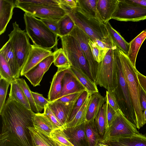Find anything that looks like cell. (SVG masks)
Masks as SVG:
<instances>
[{
	"instance_id": "1",
	"label": "cell",
	"mask_w": 146,
	"mask_h": 146,
	"mask_svg": "<svg viewBox=\"0 0 146 146\" xmlns=\"http://www.w3.org/2000/svg\"><path fill=\"white\" fill-rule=\"evenodd\" d=\"M35 113L8 98L0 113V146H34L29 128L34 127L32 118Z\"/></svg>"
},
{
	"instance_id": "2",
	"label": "cell",
	"mask_w": 146,
	"mask_h": 146,
	"mask_svg": "<svg viewBox=\"0 0 146 146\" xmlns=\"http://www.w3.org/2000/svg\"><path fill=\"white\" fill-rule=\"evenodd\" d=\"M67 14L76 25L93 42L100 40L112 46L115 45L110 36L105 24L89 15L78 6L72 10L67 9Z\"/></svg>"
},
{
	"instance_id": "3",
	"label": "cell",
	"mask_w": 146,
	"mask_h": 146,
	"mask_svg": "<svg viewBox=\"0 0 146 146\" xmlns=\"http://www.w3.org/2000/svg\"><path fill=\"white\" fill-rule=\"evenodd\" d=\"M117 52L127 84L131 100L135 111L137 121L136 127L138 129L144 125L143 112L139 100V88L140 85L137 75V70L129 59L127 54L117 47Z\"/></svg>"
},
{
	"instance_id": "4",
	"label": "cell",
	"mask_w": 146,
	"mask_h": 146,
	"mask_svg": "<svg viewBox=\"0 0 146 146\" xmlns=\"http://www.w3.org/2000/svg\"><path fill=\"white\" fill-rule=\"evenodd\" d=\"M24 19L26 32L34 45L51 50L58 42V35L51 31L41 19L25 13Z\"/></svg>"
},
{
	"instance_id": "5",
	"label": "cell",
	"mask_w": 146,
	"mask_h": 146,
	"mask_svg": "<svg viewBox=\"0 0 146 146\" xmlns=\"http://www.w3.org/2000/svg\"><path fill=\"white\" fill-rule=\"evenodd\" d=\"M116 48L115 46L113 49V55L117 68L118 85L113 92L122 113L130 121L136 126L135 111Z\"/></svg>"
},
{
	"instance_id": "6",
	"label": "cell",
	"mask_w": 146,
	"mask_h": 146,
	"mask_svg": "<svg viewBox=\"0 0 146 146\" xmlns=\"http://www.w3.org/2000/svg\"><path fill=\"white\" fill-rule=\"evenodd\" d=\"M115 46L110 49L103 60L98 63L95 80L97 85L113 92L118 85L117 68L113 55Z\"/></svg>"
},
{
	"instance_id": "7",
	"label": "cell",
	"mask_w": 146,
	"mask_h": 146,
	"mask_svg": "<svg viewBox=\"0 0 146 146\" xmlns=\"http://www.w3.org/2000/svg\"><path fill=\"white\" fill-rule=\"evenodd\" d=\"M13 30L8 35L18 68L21 71L25 64L32 47L29 37L25 30L19 28L16 22L13 23Z\"/></svg>"
},
{
	"instance_id": "8",
	"label": "cell",
	"mask_w": 146,
	"mask_h": 146,
	"mask_svg": "<svg viewBox=\"0 0 146 146\" xmlns=\"http://www.w3.org/2000/svg\"><path fill=\"white\" fill-rule=\"evenodd\" d=\"M60 38L62 48L71 66L81 69L93 81L88 62L77 40L70 35Z\"/></svg>"
},
{
	"instance_id": "9",
	"label": "cell",
	"mask_w": 146,
	"mask_h": 146,
	"mask_svg": "<svg viewBox=\"0 0 146 146\" xmlns=\"http://www.w3.org/2000/svg\"><path fill=\"white\" fill-rule=\"evenodd\" d=\"M111 19L121 21L137 22L146 19V7L118 0Z\"/></svg>"
},
{
	"instance_id": "10",
	"label": "cell",
	"mask_w": 146,
	"mask_h": 146,
	"mask_svg": "<svg viewBox=\"0 0 146 146\" xmlns=\"http://www.w3.org/2000/svg\"><path fill=\"white\" fill-rule=\"evenodd\" d=\"M15 7L23 11L25 13L41 19H45L59 21L67 14L60 6L59 7H45L27 5L15 2Z\"/></svg>"
},
{
	"instance_id": "11",
	"label": "cell",
	"mask_w": 146,
	"mask_h": 146,
	"mask_svg": "<svg viewBox=\"0 0 146 146\" xmlns=\"http://www.w3.org/2000/svg\"><path fill=\"white\" fill-rule=\"evenodd\" d=\"M139 133L136 126L120 112L100 141L104 142L110 139L131 135Z\"/></svg>"
},
{
	"instance_id": "12",
	"label": "cell",
	"mask_w": 146,
	"mask_h": 146,
	"mask_svg": "<svg viewBox=\"0 0 146 146\" xmlns=\"http://www.w3.org/2000/svg\"><path fill=\"white\" fill-rule=\"evenodd\" d=\"M77 40L88 62L93 81L95 82L98 63L93 58L88 44L89 37L77 26L69 34Z\"/></svg>"
},
{
	"instance_id": "13",
	"label": "cell",
	"mask_w": 146,
	"mask_h": 146,
	"mask_svg": "<svg viewBox=\"0 0 146 146\" xmlns=\"http://www.w3.org/2000/svg\"><path fill=\"white\" fill-rule=\"evenodd\" d=\"M54 61L53 53L47 56L24 76L34 87L40 85L44 74L48 70Z\"/></svg>"
},
{
	"instance_id": "14",
	"label": "cell",
	"mask_w": 146,
	"mask_h": 146,
	"mask_svg": "<svg viewBox=\"0 0 146 146\" xmlns=\"http://www.w3.org/2000/svg\"><path fill=\"white\" fill-rule=\"evenodd\" d=\"M53 53L51 50L32 45L27 58L21 71L20 75L24 76L31 69Z\"/></svg>"
},
{
	"instance_id": "15",
	"label": "cell",
	"mask_w": 146,
	"mask_h": 146,
	"mask_svg": "<svg viewBox=\"0 0 146 146\" xmlns=\"http://www.w3.org/2000/svg\"><path fill=\"white\" fill-rule=\"evenodd\" d=\"M76 102H62L55 101L48 105L64 129Z\"/></svg>"
},
{
	"instance_id": "16",
	"label": "cell",
	"mask_w": 146,
	"mask_h": 146,
	"mask_svg": "<svg viewBox=\"0 0 146 146\" xmlns=\"http://www.w3.org/2000/svg\"><path fill=\"white\" fill-rule=\"evenodd\" d=\"M86 90V88L68 68L63 77L62 89L57 99L68 95Z\"/></svg>"
},
{
	"instance_id": "17",
	"label": "cell",
	"mask_w": 146,
	"mask_h": 146,
	"mask_svg": "<svg viewBox=\"0 0 146 146\" xmlns=\"http://www.w3.org/2000/svg\"><path fill=\"white\" fill-rule=\"evenodd\" d=\"M101 142L110 146H146V135L139 133Z\"/></svg>"
},
{
	"instance_id": "18",
	"label": "cell",
	"mask_w": 146,
	"mask_h": 146,
	"mask_svg": "<svg viewBox=\"0 0 146 146\" xmlns=\"http://www.w3.org/2000/svg\"><path fill=\"white\" fill-rule=\"evenodd\" d=\"M118 0H97V9L100 21L106 24L111 19Z\"/></svg>"
},
{
	"instance_id": "19",
	"label": "cell",
	"mask_w": 146,
	"mask_h": 146,
	"mask_svg": "<svg viewBox=\"0 0 146 146\" xmlns=\"http://www.w3.org/2000/svg\"><path fill=\"white\" fill-rule=\"evenodd\" d=\"M68 68L66 67L58 68L57 71L52 79L48 93V99L50 102L57 99L62 89L63 77L67 70Z\"/></svg>"
},
{
	"instance_id": "20",
	"label": "cell",
	"mask_w": 146,
	"mask_h": 146,
	"mask_svg": "<svg viewBox=\"0 0 146 146\" xmlns=\"http://www.w3.org/2000/svg\"><path fill=\"white\" fill-rule=\"evenodd\" d=\"M13 0H0V35L5 31L7 26L11 19L15 7Z\"/></svg>"
},
{
	"instance_id": "21",
	"label": "cell",
	"mask_w": 146,
	"mask_h": 146,
	"mask_svg": "<svg viewBox=\"0 0 146 146\" xmlns=\"http://www.w3.org/2000/svg\"><path fill=\"white\" fill-rule=\"evenodd\" d=\"M106 102V97L102 96L99 92L92 94L87 110L86 121H94L100 108Z\"/></svg>"
},
{
	"instance_id": "22",
	"label": "cell",
	"mask_w": 146,
	"mask_h": 146,
	"mask_svg": "<svg viewBox=\"0 0 146 146\" xmlns=\"http://www.w3.org/2000/svg\"><path fill=\"white\" fill-rule=\"evenodd\" d=\"M0 54L3 55L9 66L15 78H19L21 73L18 70L13 47L9 40L1 48Z\"/></svg>"
},
{
	"instance_id": "23",
	"label": "cell",
	"mask_w": 146,
	"mask_h": 146,
	"mask_svg": "<svg viewBox=\"0 0 146 146\" xmlns=\"http://www.w3.org/2000/svg\"><path fill=\"white\" fill-rule=\"evenodd\" d=\"M32 119L34 127L49 137L52 132L56 129L43 113H35Z\"/></svg>"
},
{
	"instance_id": "24",
	"label": "cell",
	"mask_w": 146,
	"mask_h": 146,
	"mask_svg": "<svg viewBox=\"0 0 146 146\" xmlns=\"http://www.w3.org/2000/svg\"><path fill=\"white\" fill-rule=\"evenodd\" d=\"M69 70L77 78L89 94H92L99 92L95 82L81 69L71 66Z\"/></svg>"
},
{
	"instance_id": "25",
	"label": "cell",
	"mask_w": 146,
	"mask_h": 146,
	"mask_svg": "<svg viewBox=\"0 0 146 146\" xmlns=\"http://www.w3.org/2000/svg\"><path fill=\"white\" fill-rule=\"evenodd\" d=\"M85 122L73 129H64L71 142L75 146H82L85 143L87 144L85 131Z\"/></svg>"
},
{
	"instance_id": "26",
	"label": "cell",
	"mask_w": 146,
	"mask_h": 146,
	"mask_svg": "<svg viewBox=\"0 0 146 146\" xmlns=\"http://www.w3.org/2000/svg\"><path fill=\"white\" fill-rule=\"evenodd\" d=\"M8 98L19 103L26 109L31 110L29 103L22 89L16 79L11 83Z\"/></svg>"
},
{
	"instance_id": "27",
	"label": "cell",
	"mask_w": 146,
	"mask_h": 146,
	"mask_svg": "<svg viewBox=\"0 0 146 146\" xmlns=\"http://www.w3.org/2000/svg\"><path fill=\"white\" fill-rule=\"evenodd\" d=\"M146 38V29L141 32L129 43V48L127 55L132 65L135 67L139 51Z\"/></svg>"
},
{
	"instance_id": "28",
	"label": "cell",
	"mask_w": 146,
	"mask_h": 146,
	"mask_svg": "<svg viewBox=\"0 0 146 146\" xmlns=\"http://www.w3.org/2000/svg\"><path fill=\"white\" fill-rule=\"evenodd\" d=\"M91 95L89 94L82 107L78 111L73 118L68 122L64 129L76 128L85 122L88 105Z\"/></svg>"
},
{
	"instance_id": "29",
	"label": "cell",
	"mask_w": 146,
	"mask_h": 146,
	"mask_svg": "<svg viewBox=\"0 0 146 146\" xmlns=\"http://www.w3.org/2000/svg\"><path fill=\"white\" fill-rule=\"evenodd\" d=\"M105 25L114 44L127 55L129 48V43L127 42L120 34L112 27L109 22Z\"/></svg>"
},
{
	"instance_id": "30",
	"label": "cell",
	"mask_w": 146,
	"mask_h": 146,
	"mask_svg": "<svg viewBox=\"0 0 146 146\" xmlns=\"http://www.w3.org/2000/svg\"><path fill=\"white\" fill-rule=\"evenodd\" d=\"M34 146H57L55 141L34 127L29 128Z\"/></svg>"
},
{
	"instance_id": "31",
	"label": "cell",
	"mask_w": 146,
	"mask_h": 146,
	"mask_svg": "<svg viewBox=\"0 0 146 146\" xmlns=\"http://www.w3.org/2000/svg\"><path fill=\"white\" fill-rule=\"evenodd\" d=\"M85 131L88 146H96L101 139L99 138L95 121H86Z\"/></svg>"
},
{
	"instance_id": "32",
	"label": "cell",
	"mask_w": 146,
	"mask_h": 146,
	"mask_svg": "<svg viewBox=\"0 0 146 146\" xmlns=\"http://www.w3.org/2000/svg\"><path fill=\"white\" fill-rule=\"evenodd\" d=\"M58 35L60 38L69 35L76 25L71 18L67 14L58 21Z\"/></svg>"
},
{
	"instance_id": "33",
	"label": "cell",
	"mask_w": 146,
	"mask_h": 146,
	"mask_svg": "<svg viewBox=\"0 0 146 146\" xmlns=\"http://www.w3.org/2000/svg\"><path fill=\"white\" fill-rule=\"evenodd\" d=\"M107 110V104L106 102L100 108L95 119L98 132L100 136L103 137L106 128Z\"/></svg>"
},
{
	"instance_id": "34",
	"label": "cell",
	"mask_w": 146,
	"mask_h": 146,
	"mask_svg": "<svg viewBox=\"0 0 146 146\" xmlns=\"http://www.w3.org/2000/svg\"><path fill=\"white\" fill-rule=\"evenodd\" d=\"M97 0H78L77 6L90 16L99 20L97 9Z\"/></svg>"
},
{
	"instance_id": "35",
	"label": "cell",
	"mask_w": 146,
	"mask_h": 146,
	"mask_svg": "<svg viewBox=\"0 0 146 146\" xmlns=\"http://www.w3.org/2000/svg\"><path fill=\"white\" fill-rule=\"evenodd\" d=\"M16 80L23 91L29 103L31 110L35 113H40L35 103L31 91L25 80L23 78H18L16 79Z\"/></svg>"
},
{
	"instance_id": "36",
	"label": "cell",
	"mask_w": 146,
	"mask_h": 146,
	"mask_svg": "<svg viewBox=\"0 0 146 146\" xmlns=\"http://www.w3.org/2000/svg\"><path fill=\"white\" fill-rule=\"evenodd\" d=\"M54 55V65L58 68L66 67L70 68L72 66L66 56L62 48L57 49L53 52Z\"/></svg>"
},
{
	"instance_id": "37",
	"label": "cell",
	"mask_w": 146,
	"mask_h": 146,
	"mask_svg": "<svg viewBox=\"0 0 146 146\" xmlns=\"http://www.w3.org/2000/svg\"><path fill=\"white\" fill-rule=\"evenodd\" d=\"M50 137L54 141L64 146H75L71 142L63 129H56L53 130Z\"/></svg>"
},
{
	"instance_id": "38",
	"label": "cell",
	"mask_w": 146,
	"mask_h": 146,
	"mask_svg": "<svg viewBox=\"0 0 146 146\" xmlns=\"http://www.w3.org/2000/svg\"><path fill=\"white\" fill-rule=\"evenodd\" d=\"M0 77L11 83L16 79L9 66L1 54H0Z\"/></svg>"
},
{
	"instance_id": "39",
	"label": "cell",
	"mask_w": 146,
	"mask_h": 146,
	"mask_svg": "<svg viewBox=\"0 0 146 146\" xmlns=\"http://www.w3.org/2000/svg\"><path fill=\"white\" fill-rule=\"evenodd\" d=\"M88 44L94 60L98 63H100L108 50L102 49L89 38L88 39Z\"/></svg>"
},
{
	"instance_id": "40",
	"label": "cell",
	"mask_w": 146,
	"mask_h": 146,
	"mask_svg": "<svg viewBox=\"0 0 146 146\" xmlns=\"http://www.w3.org/2000/svg\"><path fill=\"white\" fill-rule=\"evenodd\" d=\"M24 4L40 6L59 7L58 0H17Z\"/></svg>"
},
{
	"instance_id": "41",
	"label": "cell",
	"mask_w": 146,
	"mask_h": 146,
	"mask_svg": "<svg viewBox=\"0 0 146 146\" xmlns=\"http://www.w3.org/2000/svg\"><path fill=\"white\" fill-rule=\"evenodd\" d=\"M11 82L4 78H0V113L5 103L8 89Z\"/></svg>"
},
{
	"instance_id": "42",
	"label": "cell",
	"mask_w": 146,
	"mask_h": 146,
	"mask_svg": "<svg viewBox=\"0 0 146 146\" xmlns=\"http://www.w3.org/2000/svg\"><path fill=\"white\" fill-rule=\"evenodd\" d=\"M31 93L36 107L40 113L50 102L48 99L44 98L42 94L32 91Z\"/></svg>"
},
{
	"instance_id": "43",
	"label": "cell",
	"mask_w": 146,
	"mask_h": 146,
	"mask_svg": "<svg viewBox=\"0 0 146 146\" xmlns=\"http://www.w3.org/2000/svg\"><path fill=\"white\" fill-rule=\"evenodd\" d=\"M88 94L87 91L86 90L84 91L79 97L74 106L68 121L73 118L78 111L82 107L88 97Z\"/></svg>"
},
{
	"instance_id": "44",
	"label": "cell",
	"mask_w": 146,
	"mask_h": 146,
	"mask_svg": "<svg viewBox=\"0 0 146 146\" xmlns=\"http://www.w3.org/2000/svg\"><path fill=\"white\" fill-rule=\"evenodd\" d=\"M107 104V121L105 131L110 127L112 123L117 116L119 112L114 110L106 100Z\"/></svg>"
},
{
	"instance_id": "45",
	"label": "cell",
	"mask_w": 146,
	"mask_h": 146,
	"mask_svg": "<svg viewBox=\"0 0 146 146\" xmlns=\"http://www.w3.org/2000/svg\"><path fill=\"white\" fill-rule=\"evenodd\" d=\"M43 113L54 124L56 129H64V127L48 105L45 107Z\"/></svg>"
},
{
	"instance_id": "46",
	"label": "cell",
	"mask_w": 146,
	"mask_h": 146,
	"mask_svg": "<svg viewBox=\"0 0 146 146\" xmlns=\"http://www.w3.org/2000/svg\"><path fill=\"white\" fill-rule=\"evenodd\" d=\"M105 97L106 101L114 110L118 112L121 111L113 92L107 90Z\"/></svg>"
},
{
	"instance_id": "47",
	"label": "cell",
	"mask_w": 146,
	"mask_h": 146,
	"mask_svg": "<svg viewBox=\"0 0 146 146\" xmlns=\"http://www.w3.org/2000/svg\"><path fill=\"white\" fill-rule=\"evenodd\" d=\"M83 92L75 93L68 95L62 97L55 101L62 102H77Z\"/></svg>"
},
{
	"instance_id": "48",
	"label": "cell",
	"mask_w": 146,
	"mask_h": 146,
	"mask_svg": "<svg viewBox=\"0 0 146 146\" xmlns=\"http://www.w3.org/2000/svg\"><path fill=\"white\" fill-rule=\"evenodd\" d=\"M41 20L50 29L58 36L59 33L58 21L45 19Z\"/></svg>"
},
{
	"instance_id": "49",
	"label": "cell",
	"mask_w": 146,
	"mask_h": 146,
	"mask_svg": "<svg viewBox=\"0 0 146 146\" xmlns=\"http://www.w3.org/2000/svg\"><path fill=\"white\" fill-rule=\"evenodd\" d=\"M139 97L141 110L142 111H144L146 109V91L141 85L139 88Z\"/></svg>"
},
{
	"instance_id": "50",
	"label": "cell",
	"mask_w": 146,
	"mask_h": 146,
	"mask_svg": "<svg viewBox=\"0 0 146 146\" xmlns=\"http://www.w3.org/2000/svg\"><path fill=\"white\" fill-rule=\"evenodd\" d=\"M59 3L70 10L77 6L78 0H58Z\"/></svg>"
},
{
	"instance_id": "51",
	"label": "cell",
	"mask_w": 146,
	"mask_h": 146,
	"mask_svg": "<svg viewBox=\"0 0 146 146\" xmlns=\"http://www.w3.org/2000/svg\"><path fill=\"white\" fill-rule=\"evenodd\" d=\"M138 78L141 85L146 91V76L137 72Z\"/></svg>"
},
{
	"instance_id": "52",
	"label": "cell",
	"mask_w": 146,
	"mask_h": 146,
	"mask_svg": "<svg viewBox=\"0 0 146 146\" xmlns=\"http://www.w3.org/2000/svg\"><path fill=\"white\" fill-rule=\"evenodd\" d=\"M129 3L146 7V0H125Z\"/></svg>"
},
{
	"instance_id": "53",
	"label": "cell",
	"mask_w": 146,
	"mask_h": 146,
	"mask_svg": "<svg viewBox=\"0 0 146 146\" xmlns=\"http://www.w3.org/2000/svg\"><path fill=\"white\" fill-rule=\"evenodd\" d=\"M96 146H110L106 143L101 142L100 140Z\"/></svg>"
},
{
	"instance_id": "54",
	"label": "cell",
	"mask_w": 146,
	"mask_h": 146,
	"mask_svg": "<svg viewBox=\"0 0 146 146\" xmlns=\"http://www.w3.org/2000/svg\"><path fill=\"white\" fill-rule=\"evenodd\" d=\"M143 117L145 124L146 123V109L143 112Z\"/></svg>"
},
{
	"instance_id": "55",
	"label": "cell",
	"mask_w": 146,
	"mask_h": 146,
	"mask_svg": "<svg viewBox=\"0 0 146 146\" xmlns=\"http://www.w3.org/2000/svg\"><path fill=\"white\" fill-rule=\"evenodd\" d=\"M56 143V145H57V146H64V145H63L61 144L60 143H58V142H56V141H55Z\"/></svg>"
}]
</instances>
